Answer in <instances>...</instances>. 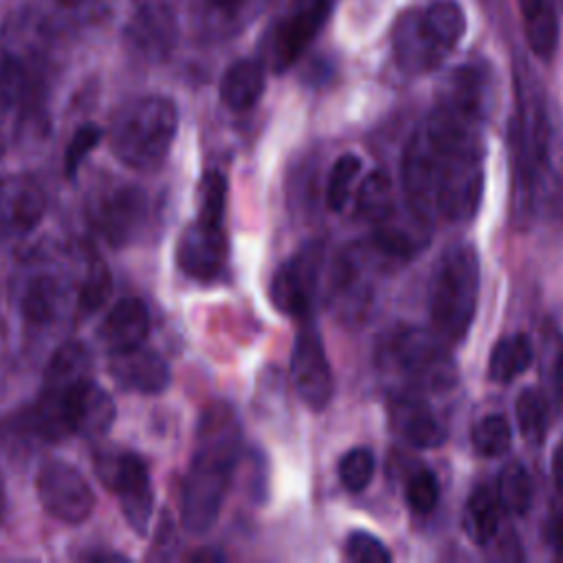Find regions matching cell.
<instances>
[{
    "label": "cell",
    "mask_w": 563,
    "mask_h": 563,
    "mask_svg": "<svg viewBox=\"0 0 563 563\" xmlns=\"http://www.w3.org/2000/svg\"><path fill=\"white\" fill-rule=\"evenodd\" d=\"M400 183L411 216L427 227L473 218L484 191L479 114L440 101L407 141Z\"/></svg>",
    "instance_id": "1"
},
{
    "label": "cell",
    "mask_w": 563,
    "mask_h": 563,
    "mask_svg": "<svg viewBox=\"0 0 563 563\" xmlns=\"http://www.w3.org/2000/svg\"><path fill=\"white\" fill-rule=\"evenodd\" d=\"M242 446V429L227 402L209 405L196 427V444L180 486V521L187 532H207L227 499Z\"/></svg>",
    "instance_id": "2"
},
{
    "label": "cell",
    "mask_w": 563,
    "mask_h": 563,
    "mask_svg": "<svg viewBox=\"0 0 563 563\" xmlns=\"http://www.w3.org/2000/svg\"><path fill=\"white\" fill-rule=\"evenodd\" d=\"M376 365L396 378V391L440 394L457 380V367L449 343L433 330L418 325H396L376 345Z\"/></svg>",
    "instance_id": "3"
},
{
    "label": "cell",
    "mask_w": 563,
    "mask_h": 563,
    "mask_svg": "<svg viewBox=\"0 0 563 563\" xmlns=\"http://www.w3.org/2000/svg\"><path fill=\"white\" fill-rule=\"evenodd\" d=\"M176 130V103L163 95H143L114 110L108 125V143L125 167L152 172L167 158Z\"/></svg>",
    "instance_id": "4"
},
{
    "label": "cell",
    "mask_w": 563,
    "mask_h": 563,
    "mask_svg": "<svg viewBox=\"0 0 563 563\" xmlns=\"http://www.w3.org/2000/svg\"><path fill=\"white\" fill-rule=\"evenodd\" d=\"M479 277V257L471 244H457L438 260L429 290V314L431 330L449 345L460 343L473 325Z\"/></svg>",
    "instance_id": "5"
},
{
    "label": "cell",
    "mask_w": 563,
    "mask_h": 563,
    "mask_svg": "<svg viewBox=\"0 0 563 563\" xmlns=\"http://www.w3.org/2000/svg\"><path fill=\"white\" fill-rule=\"evenodd\" d=\"M44 125V64L0 51V150Z\"/></svg>",
    "instance_id": "6"
},
{
    "label": "cell",
    "mask_w": 563,
    "mask_h": 563,
    "mask_svg": "<svg viewBox=\"0 0 563 563\" xmlns=\"http://www.w3.org/2000/svg\"><path fill=\"white\" fill-rule=\"evenodd\" d=\"M95 473L99 482L119 497L128 526L136 534H147L154 512V493L145 460L132 451L103 449L95 453Z\"/></svg>",
    "instance_id": "7"
},
{
    "label": "cell",
    "mask_w": 563,
    "mask_h": 563,
    "mask_svg": "<svg viewBox=\"0 0 563 563\" xmlns=\"http://www.w3.org/2000/svg\"><path fill=\"white\" fill-rule=\"evenodd\" d=\"M150 213L147 194L128 180H103L86 198L90 224L112 246L132 242Z\"/></svg>",
    "instance_id": "8"
},
{
    "label": "cell",
    "mask_w": 563,
    "mask_h": 563,
    "mask_svg": "<svg viewBox=\"0 0 563 563\" xmlns=\"http://www.w3.org/2000/svg\"><path fill=\"white\" fill-rule=\"evenodd\" d=\"M325 264V249L319 240L303 244L295 255H290L271 279V301L288 317H299L308 312L319 290L321 273Z\"/></svg>",
    "instance_id": "9"
},
{
    "label": "cell",
    "mask_w": 563,
    "mask_h": 563,
    "mask_svg": "<svg viewBox=\"0 0 563 563\" xmlns=\"http://www.w3.org/2000/svg\"><path fill=\"white\" fill-rule=\"evenodd\" d=\"M35 490L42 508L64 523H81L95 508V493L81 471L64 460L40 466Z\"/></svg>",
    "instance_id": "10"
},
{
    "label": "cell",
    "mask_w": 563,
    "mask_h": 563,
    "mask_svg": "<svg viewBox=\"0 0 563 563\" xmlns=\"http://www.w3.org/2000/svg\"><path fill=\"white\" fill-rule=\"evenodd\" d=\"M123 37L139 57L165 59L178 37V0H132Z\"/></svg>",
    "instance_id": "11"
},
{
    "label": "cell",
    "mask_w": 563,
    "mask_h": 563,
    "mask_svg": "<svg viewBox=\"0 0 563 563\" xmlns=\"http://www.w3.org/2000/svg\"><path fill=\"white\" fill-rule=\"evenodd\" d=\"M391 46L398 66L409 75L438 68L453 46L440 35L424 9L402 11L391 29Z\"/></svg>",
    "instance_id": "12"
},
{
    "label": "cell",
    "mask_w": 563,
    "mask_h": 563,
    "mask_svg": "<svg viewBox=\"0 0 563 563\" xmlns=\"http://www.w3.org/2000/svg\"><path fill=\"white\" fill-rule=\"evenodd\" d=\"M290 380L308 409L321 411L330 405L334 394V376L314 325H303L295 336L290 352Z\"/></svg>",
    "instance_id": "13"
},
{
    "label": "cell",
    "mask_w": 563,
    "mask_h": 563,
    "mask_svg": "<svg viewBox=\"0 0 563 563\" xmlns=\"http://www.w3.org/2000/svg\"><path fill=\"white\" fill-rule=\"evenodd\" d=\"M334 0H292L290 11L275 24L266 42V57L275 73L286 70L314 40Z\"/></svg>",
    "instance_id": "14"
},
{
    "label": "cell",
    "mask_w": 563,
    "mask_h": 563,
    "mask_svg": "<svg viewBox=\"0 0 563 563\" xmlns=\"http://www.w3.org/2000/svg\"><path fill=\"white\" fill-rule=\"evenodd\" d=\"M227 253L229 246L222 224L196 218L178 238L176 264L187 277L209 282L224 268Z\"/></svg>",
    "instance_id": "15"
},
{
    "label": "cell",
    "mask_w": 563,
    "mask_h": 563,
    "mask_svg": "<svg viewBox=\"0 0 563 563\" xmlns=\"http://www.w3.org/2000/svg\"><path fill=\"white\" fill-rule=\"evenodd\" d=\"M112 0H29L24 18L51 40L97 26Z\"/></svg>",
    "instance_id": "16"
},
{
    "label": "cell",
    "mask_w": 563,
    "mask_h": 563,
    "mask_svg": "<svg viewBox=\"0 0 563 563\" xmlns=\"http://www.w3.org/2000/svg\"><path fill=\"white\" fill-rule=\"evenodd\" d=\"M46 213L44 187L31 176L0 180V242L31 233Z\"/></svg>",
    "instance_id": "17"
},
{
    "label": "cell",
    "mask_w": 563,
    "mask_h": 563,
    "mask_svg": "<svg viewBox=\"0 0 563 563\" xmlns=\"http://www.w3.org/2000/svg\"><path fill=\"white\" fill-rule=\"evenodd\" d=\"M389 422L394 433L416 449H433L446 440V427L427 402L413 391H394L389 398Z\"/></svg>",
    "instance_id": "18"
},
{
    "label": "cell",
    "mask_w": 563,
    "mask_h": 563,
    "mask_svg": "<svg viewBox=\"0 0 563 563\" xmlns=\"http://www.w3.org/2000/svg\"><path fill=\"white\" fill-rule=\"evenodd\" d=\"M517 84V150L521 163V176L530 178L539 167L548 139V121L541 95L534 84H528L523 75L515 77Z\"/></svg>",
    "instance_id": "19"
},
{
    "label": "cell",
    "mask_w": 563,
    "mask_h": 563,
    "mask_svg": "<svg viewBox=\"0 0 563 563\" xmlns=\"http://www.w3.org/2000/svg\"><path fill=\"white\" fill-rule=\"evenodd\" d=\"M110 376L125 391L158 394L172 383V369L167 361L145 347H132L123 352H110Z\"/></svg>",
    "instance_id": "20"
},
{
    "label": "cell",
    "mask_w": 563,
    "mask_h": 563,
    "mask_svg": "<svg viewBox=\"0 0 563 563\" xmlns=\"http://www.w3.org/2000/svg\"><path fill=\"white\" fill-rule=\"evenodd\" d=\"M101 341L110 352L132 350L145 343L150 334V310L139 297L119 299L99 328Z\"/></svg>",
    "instance_id": "21"
},
{
    "label": "cell",
    "mask_w": 563,
    "mask_h": 563,
    "mask_svg": "<svg viewBox=\"0 0 563 563\" xmlns=\"http://www.w3.org/2000/svg\"><path fill=\"white\" fill-rule=\"evenodd\" d=\"M66 303V288L59 277L40 273L26 282L20 295V312L26 323L42 328L51 325Z\"/></svg>",
    "instance_id": "22"
},
{
    "label": "cell",
    "mask_w": 563,
    "mask_h": 563,
    "mask_svg": "<svg viewBox=\"0 0 563 563\" xmlns=\"http://www.w3.org/2000/svg\"><path fill=\"white\" fill-rule=\"evenodd\" d=\"M264 66L257 59L233 62L220 79V99L233 112H244L264 92Z\"/></svg>",
    "instance_id": "23"
},
{
    "label": "cell",
    "mask_w": 563,
    "mask_h": 563,
    "mask_svg": "<svg viewBox=\"0 0 563 563\" xmlns=\"http://www.w3.org/2000/svg\"><path fill=\"white\" fill-rule=\"evenodd\" d=\"M501 504L488 486H477L464 506V532L477 545H488L499 530Z\"/></svg>",
    "instance_id": "24"
},
{
    "label": "cell",
    "mask_w": 563,
    "mask_h": 563,
    "mask_svg": "<svg viewBox=\"0 0 563 563\" xmlns=\"http://www.w3.org/2000/svg\"><path fill=\"white\" fill-rule=\"evenodd\" d=\"M354 211L356 218L372 222L374 227L385 222L396 211L394 183L385 169H374L363 178L354 200Z\"/></svg>",
    "instance_id": "25"
},
{
    "label": "cell",
    "mask_w": 563,
    "mask_h": 563,
    "mask_svg": "<svg viewBox=\"0 0 563 563\" xmlns=\"http://www.w3.org/2000/svg\"><path fill=\"white\" fill-rule=\"evenodd\" d=\"M534 358L532 341L526 334L504 336L495 343L488 358V376L495 383H510L523 374Z\"/></svg>",
    "instance_id": "26"
},
{
    "label": "cell",
    "mask_w": 563,
    "mask_h": 563,
    "mask_svg": "<svg viewBox=\"0 0 563 563\" xmlns=\"http://www.w3.org/2000/svg\"><path fill=\"white\" fill-rule=\"evenodd\" d=\"M495 493L501 508H506L510 515H526L532 506L534 495L530 471L517 460L506 462L497 475Z\"/></svg>",
    "instance_id": "27"
},
{
    "label": "cell",
    "mask_w": 563,
    "mask_h": 563,
    "mask_svg": "<svg viewBox=\"0 0 563 563\" xmlns=\"http://www.w3.org/2000/svg\"><path fill=\"white\" fill-rule=\"evenodd\" d=\"M88 369H90V354L86 345L79 341H66L48 358L42 385H68L84 376H90Z\"/></svg>",
    "instance_id": "28"
},
{
    "label": "cell",
    "mask_w": 563,
    "mask_h": 563,
    "mask_svg": "<svg viewBox=\"0 0 563 563\" xmlns=\"http://www.w3.org/2000/svg\"><path fill=\"white\" fill-rule=\"evenodd\" d=\"M515 416L519 431L528 444H541L548 431V407L537 389H523L515 402Z\"/></svg>",
    "instance_id": "29"
},
{
    "label": "cell",
    "mask_w": 563,
    "mask_h": 563,
    "mask_svg": "<svg viewBox=\"0 0 563 563\" xmlns=\"http://www.w3.org/2000/svg\"><path fill=\"white\" fill-rule=\"evenodd\" d=\"M559 26H556V13L550 0H543L537 11L526 15V40L530 51L541 57L550 59L556 48Z\"/></svg>",
    "instance_id": "30"
},
{
    "label": "cell",
    "mask_w": 563,
    "mask_h": 563,
    "mask_svg": "<svg viewBox=\"0 0 563 563\" xmlns=\"http://www.w3.org/2000/svg\"><path fill=\"white\" fill-rule=\"evenodd\" d=\"M473 449L484 457L504 455L512 442L510 422L501 413H488L479 418L471 431Z\"/></svg>",
    "instance_id": "31"
},
{
    "label": "cell",
    "mask_w": 563,
    "mask_h": 563,
    "mask_svg": "<svg viewBox=\"0 0 563 563\" xmlns=\"http://www.w3.org/2000/svg\"><path fill=\"white\" fill-rule=\"evenodd\" d=\"M110 292H112L110 271L99 255H92L77 290V306L81 312H88V314L97 312L108 301Z\"/></svg>",
    "instance_id": "32"
},
{
    "label": "cell",
    "mask_w": 563,
    "mask_h": 563,
    "mask_svg": "<svg viewBox=\"0 0 563 563\" xmlns=\"http://www.w3.org/2000/svg\"><path fill=\"white\" fill-rule=\"evenodd\" d=\"M361 172V158L356 154H343L334 161L328 174V185H325V202L332 211H341L347 200L352 185Z\"/></svg>",
    "instance_id": "33"
},
{
    "label": "cell",
    "mask_w": 563,
    "mask_h": 563,
    "mask_svg": "<svg viewBox=\"0 0 563 563\" xmlns=\"http://www.w3.org/2000/svg\"><path fill=\"white\" fill-rule=\"evenodd\" d=\"M405 499L418 515H429L440 499V482L427 466H416L405 477Z\"/></svg>",
    "instance_id": "34"
},
{
    "label": "cell",
    "mask_w": 563,
    "mask_h": 563,
    "mask_svg": "<svg viewBox=\"0 0 563 563\" xmlns=\"http://www.w3.org/2000/svg\"><path fill=\"white\" fill-rule=\"evenodd\" d=\"M376 471L374 453L367 446H354L339 460V479L350 493H361L369 486Z\"/></svg>",
    "instance_id": "35"
},
{
    "label": "cell",
    "mask_w": 563,
    "mask_h": 563,
    "mask_svg": "<svg viewBox=\"0 0 563 563\" xmlns=\"http://www.w3.org/2000/svg\"><path fill=\"white\" fill-rule=\"evenodd\" d=\"M227 209V178L211 169L205 172L198 185V220L222 224Z\"/></svg>",
    "instance_id": "36"
},
{
    "label": "cell",
    "mask_w": 563,
    "mask_h": 563,
    "mask_svg": "<svg viewBox=\"0 0 563 563\" xmlns=\"http://www.w3.org/2000/svg\"><path fill=\"white\" fill-rule=\"evenodd\" d=\"M345 559L352 563H389L391 552L374 534L354 530L345 539Z\"/></svg>",
    "instance_id": "37"
},
{
    "label": "cell",
    "mask_w": 563,
    "mask_h": 563,
    "mask_svg": "<svg viewBox=\"0 0 563 563\" xmlns=\"http://www.w3.org/2000/svg\"><path fill=\"white\" fill-rule=\"evenodd\" d=\"M101 136H103V130L92 123H86L75 130V134L70 136V143L66 147V154H64V172L68 178H73L77 174L81 161L86 158L88 152H92L99 145Z\"/></svg>",
    "instance_id": "38"
},
{
    "label": "cell",
    "mask_w": 563,
    "mask_h": 563,
    "mask_svg": "<svg viewBox=\"0 0 563 563\" xmlns=\"http://www.w3.org/2000/svg\"><path fill=\"white\" fill-rule=\"evenodd\" d=\"M545 539L556 559H563V508L550 515L545 523Z\"/></svg>",
    "instance_id": "39"
},
{
    "label": "cell",
    "mask_w": 563,
    "mask_h": 563,
    "mask_svg": "<svg viewBox=\"0 0 563 563\" xmlns=\"http://www.w3.org/2000/svg\"><path fill=\"white\" fill-rule=\"evenodd\" d=\"M552 479L556 490L563 495V440L552 451Z\"/></svg>",
    "instance_id": "40"
},
{
    "label": "cell",
    "mask_w": 563,
    "mask_h": 563,
    "mask_svg": "<svg viewBox=\"0 0 563 563\" xmlns=\"http://www.w3.org/2000/svg\"><path fill=\"white\" fill-rule=\"evenodd\" d=\"M552 385H554V396H556V402L561 405L563 409V352L559 354L556 363H554V376H552Z\"/></svg>",
    "instance_id": "41"
},
{
    "label": "cell",
    "mask_w": 563,
    "mask_h": 563,
    "mask_svg": "<svg viewBox=\"0 0 563 563\" xmlns=\"http://www.w3.org/2000/svg\"><path fill=\"white\" fill-rule=\"evenodd\" d=\"M211 9H216V11H224V13H231V11H235L244 0H205Z\"/></svg>",
    "instance_id": "42"
},
{
    "label": "cell",
    "mask_w": 563,
    "mask_h": 563,
    "mask_svg": "<svg viewBox=\"0 0 563 563\" xmlns=\"http://www.w3.org/2000/svg\"><path fill=\"white\" fill-rule=\"evenodd\" d=\"M543 0H519V7L523 11V15H530L532 11H537L541 7Z\"/></svg>",
    "instance_id": "43"
},
{
    "label": "cell",
    "mask_w": 563,
    "mask_h": 563,
    "mask_svg": "<svg viewBox=\"0 0 563 563\" xmlns=\"http://www.w3.org/2000/svg\"><path fill=\"white\" fill-rule=\"evenodd\" d=\"M4 506H7V495H4V482H2V475H0V521L4 517Z\"/></svg>",
    "instance_id": "44"
},
{
    "label": "cell",
    "mask_w": 563,
    "mask_h": 563,
    "mask_svg": "<svg viewBox=\"0 0 563 563\" xmlns=\"http://www.w3.org/2000/svg\"><path fill=\"white\" fill-rule=\"evenodd\" d=\"M561 4H563V0H561Z\"/></svg>",
    "instance_id": "45"
}]
</instances>
